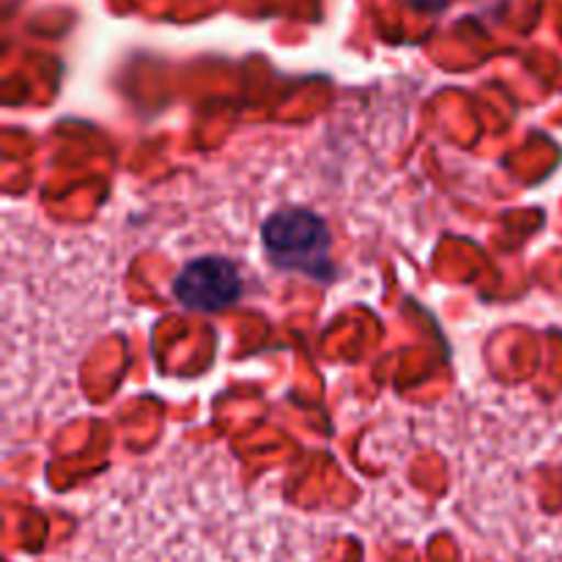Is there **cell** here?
Listing matches in <instances>:
<instances>
[{"mask_svg":"<svg viewBox=\"0 0 562 562\" xmlns=\"http://www.w3.org/2000/svg\"><path fill=\"white\" fill-rule=\"evenodd\" d=\"M173 294L190 311L214 313L239 300L241 278L231 261L206 256L181 269L173 283Z\"/></svg>","mask_w":562,"mask_h":562,"instance_id":"obj_2","label":"cell"},{"mask_svg":"<svg viewBox=\"0 0 562 562\" xmlns=\"http://www.w3.org/2000/svg\"><path fill=\"white\" fill-rule=\"evenodd\" d=\"M261 241L274 267L289 272L311 274L327 280L333 274L329 263V231L322 217L305 209L278 212L263 223Z\"/></svg>","mask_w":562,"mask_h":562,"instance_id":"obj_1","label":"cell"}]
</instances>
